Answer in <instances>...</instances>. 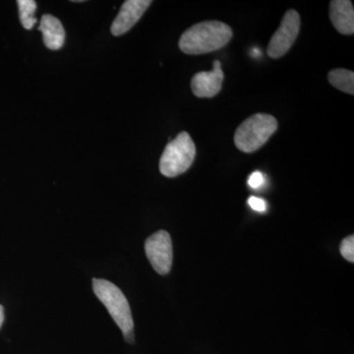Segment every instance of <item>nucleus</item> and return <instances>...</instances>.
<instances>
[{
	"label": "nucleus",
	"instance_id": "f257e3e1",
	"mask_svg": "<svg viewBox=\"0 0 354 354\" xmlns=\"http://www.w3.org/2000/svg\"><path fill=\"white\" fill-rule=\"evenodd\" d=\"M230 26L220 21H204L186 30L179 39V48L186 55H204L221 50L232 38Z\"/></svg>",
	"mask_w": 354,
	"mask_h": 354
},
{
	"label": "nucleus",
	"instance_id": "f03ea898",
	"mask_svg": "<svg viewBox=\"0 0 354 354\" xmlns=\"http://www.w3.org/2000/svg\"><path fill=\"white\" fill-rule=\"evenodd\" d=\"M278 129V121L274 116L266 113L253 114L237 128L234 143L239 150L251 153L264 146Z\"/></svg>",
	"mask_w": 354,
	"mask_h": 354
},
{
	"label": "nucleus",
	"instance_id": "7ed1b4c3",
	"mask_svg": "<svg viewBox=\"0 0 354 354\" xmlns=\"http://www.w3.org/2000/svg\"><path fill=\"white\" fill-rule=\"evenodd\" d=\"M93 290L97 297L101 300L102 304L108 309L114 322L122 330L123 335L132 333L134 322H133L131 309L127 298L123 295L120 288L106 279H94Z\"/></svg>",
	"mask_w": 354,
	"mask_h": 354
},
{
	"label": "nucleus",
	"instance_id": "20e7f679",
	"mask_svg": "<svg viewBox=\"0 0 354 354\" xmlns=\"http://www.w3.org/2000/svg\"><path fill=\"white\" fill-rule=\"evenodd\" d=\"M196 156V147L187 132H181L165 147L160 160L162 176L176 177L189 169Z\"/></svg>",
	"mask_w": 354,
	"mask_h": 354
},
{
	"label": "nucleus",
	"instance_id": "39448f33",
	"mask_svg": "<svg viewBox=\"0 0 354 354\" xmlns=\"http://www.w3.org/2000/svg\"><path fill=\"white\" fill-rule=\"evenodd\" d=\"M300 30V16L297 11H286L279 29L268 46V55L277 59L283 57L295 44Z\"/></svg>",
	"mask_w": 354,
	"mask_h": 354
},
{
	"label": "nucleus",
	"instance_id": "423d86ee",
	"mask_svg": "<svg viewBox=\"0 0 354 354\" xmlns=\"http://www.w3.org/2000/svg\"><path fill=\"white\" fill-rule=\"evenodd\" d=\"M147 258L156 272L167 274L171 272L174 251L171 235L165 230H160L151 235L145 242Z\"/></svg>",
	"mask_w": 354,
	"mask_h": 354
},
{
	"label": "nucleus",
	"instance_id": "0eeeda50",
	"mask_svg": "<svg viewBox=\"0 0 354 354\" xmlns=\"http://www.w3.org/2000/svg\"><path fill=\"white\" fill-rule=\"evenodd\" d=\"M152 4L151 0H127L121 6L120 13L111 25L113 36H121L131 30Z\"/></svg>",
	"mask_w": 354,
	"mask_h": 354
},
{
	"label": "nucleus",
	"instance_id": "6e6552de",
	"mask_svg": "<svg viewBox=\"0 0 354 354\" xmlns=\"http://www.w3.org/2000/svg\"><path fill=\"white\" fill-rule=\"evenodd\" d=\"M223 74L221 64L218 60L214 62L212 71L199 72L191 80L193 94L198 97H213L218 95L223 86Z\"/></svg>",
	"mask_w": 354,
	"mask_h": 354
},
{
	"label": "nucleus",
	"instance_id": "1a4fd4ad",
	"mask_svg": "<svg viewBox=\"0 0 354 354\" xmlns=\"http://www.w3.org/2000/svg\"><path fill=\"white\" fill-rule=\"evenodd\" d=\"M330 18L335 30L342 35L354 32V9L349 0H334L330 4Z\"/></svg>",
	"mask_w": 354,
	"mask_h": 354
},
{
	"label": "nucleus",
	"instance_id": "9d476101",
	"mask_svg": "<svg viewBox=\"0 0 354 354\" xmlns=\"http://www.w3.org/2000/svg\"><path fill=\"white\" fill-rule=\"evenodd\" d=\"M39 31L43 34L44 43L50 50H58L64 46L65 31L62 22L50 14L41 17Z\"/></svg>",
	"mask_w": 354,
	"mask_h": 354
},
{
	"label": "nucleus",
	"instance_id": "9b49d317",
	"mask_svg": "<svg viewBox=\"0 0 354 354\" xmlns=\"http://www.w3.org/2000/svg\"><path fill=\"white\" fill-rule=\"evenodd\" d=\"M330 85L346 94H354V73L351 70L337 68L330 72Z\"/></svg>",
	"mask_w": 354,
	"mask_h": 354
},
{
	"label": "nucleus",
	"instance_id": "f8f14e48",
	"mask_svg": "<svg viewBox=\"0 0 354 354\" xmlns=\"http://www.w3.org/2000/svg\"><path fill=\"white\" fill-rule=\"evenodd\" d=\"M21 24L26 30H31L37 24L35 13L37 10V2L34 0H18Z\"/></svg>",
	"mask_w": 354,
	"mask_h": 354
},
{
	"label": "nucleus",
	"instance_id": "ddd939ff",
	"mask_svg": "<svg viewBox=\"0 0 354 354\" xmlns=\"http://www.w3.org/2000/svg\"><path fill=\"white\" fill-rule=\"evenodd\" d=\"M339 251L342 257L348 260V262H354V236L349 235V236L344 239L342 241L341 246H339Z\"/></svg>",
	"mask_w": 354,
	"mask_h": 354
},
{
	"label": "nucleus",
	"instance_id": "4468645a",
	"mask_svg": "<svg viewBox=\"0 0 354 354\" xmlns=\"http://www.w3.org/2000/svg\"><path fill=\"white\" fill-rule=\"evenodd\" d=\"M265 183L264 174L261 171H254L248 178V185L253 189H258Z\"/></svg>",
	"mask_w": 354,
	"mask_h": 354
},
{
	"label": "nucleus",
	"instance_id": "2eb2a0df",
	"mask_svg": "<svg viewBox=\"0 0 354 354\" xmlns=\"http://www.w3.org/2000/svg\"><path fill=\"white\" fill-rule=\"evenodd\" d=\"M248 205L251 207V209L256 212H260L263 213L267 209V204H266L265 200L261 199L259 197L251 196L248 199Z\"/></svg>",
	"mask_w": 354,
	"mask_h": 354
},
{
	"label": "nucleus",
	"instance_id": "dca6fc26",
	"mask_svg": "<svg viewBox=\"0 0 354 354\" xmlns=\"http://www.w3.org/2000/svg\"><path fill=\"white\" fill-rule=\"evenodd\" d=\"M4 321V308L2 305H0V328H1L2 324Z\"/></svg>",
	"mask_w": 354,
	"mask_h": 354
}]
</instances>
